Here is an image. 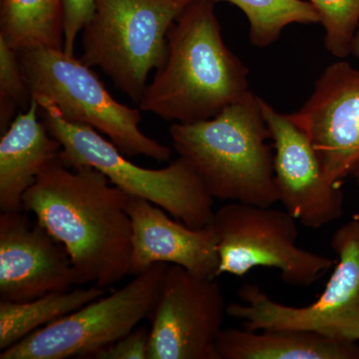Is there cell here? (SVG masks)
Returning a JSON list of instances; mask_svg holds the SVG:
<instances>
[{
  "label": "cell",
  "instance_id": "44dd1931",
  "mask_svg": "<svg viewBox=\"0 0 359 359\" xmlns=\"http://www.w3.org/2000/svg\"><path fill=\"white\" fill-rule=\"evenodd\" d=\"M32 97L21 68L18 52L0 39V132L14 120L15 111L29 107Z\"/></svg>",
  "mask_w": 359,
  "mask_h": 359
},
{
  "label": "cell",
  "instance_id": "ac0fdd59",
  "mask_svg": "<svg viewBox=\"0 0 359 359\" xmlns=\"http://www.w3.org/2000/svg\"><path fill=\"white\" fill-rule=\"evenodd\" d=\"M106 294L94 287L50 292L27 302L0 301V351Z\"/></svg>",
  "mask_w": 359,
  "mask_h": 359
},
{
  "label": "cell",
  "instance_id": "cb8c5ba5",
  "mask_svg": "<svg viewBox=\"0 0 359 359\" xmlns=\"http://www.w3.org/2000/svg\"><path fill=\"white\" fill-rule=\"evenodd\" d=\"M353 54L354 56L359 58V27L358 33H356L355 40H354Z\"/></svg>",
  "mask_w": 359,
  "mask_h": 359
},
{
  "label": "cell",
  "instance_id": "7402d4cb",
  "mask_svg": "<svg viewBox=\"0 0 359 359\" xmlns=\"http://www.w3.org/2000/svg\"><path fill=\"white\" fill-rule=\"evenodd\" d=\"M62 7L65 23L63 51L74 55L78 34L95 15L97 0H62Z\"/></svg>",
  "mask_w": 359,
  "mask_h": 359
},
{
  "label": "cell",
  "instance_id": "277c9868",
  "mask_svg": "<svg viewBox=\"0 0 359 359\" xmlns=\"http://www.w3.org/2000/svg\"><path fill=\"white\" fill-rule=\"evenodd\" d=\"M32 98L39 104L45 126L60 143L59 159L67 166L96 168L113 185L162 208L189 228L203 229L212 223L214 198L185 160L179 157L163 169L138 166L95 129L67 121L43 97Z\"/></svg>",
  "mask_w": 359,
  "mask_h": 359
},
{
  "label": "cell",
  "instance_id": "d4e9b609",
  "mask_svg": "<svg viewBox=\"0 0 359 359\" xmlns=\"http://www.w3.org/2000/svg\"><path fill=\"white\" fill-rule=\"evenodd\" d=\"M354 177H355V178H356V179H358V184H359V172H358V174H356V175H355V176H354Z\"/></svg>",
  "mask_w": 359,
  "mask_h": 359
},
{
  "label": "cell",
  "instance_id": "6da1fadb",
  "mask_svg": "<svg viewBox=\"0 0 359 359\" xmlns=\"http://www.w3.org/2000/svg\"><path fill=\"white\" fill-rule=\"evenodd\" d=\"M131 196L96 168H45L23 197V211L63 245L84 283L107 289L131 275Z\"/></svg>",
  "mask_w": 359,
  "mask_h": 359
},
{
  "label": "cell",
  "instance_id": "5b68a950",
  "mask_svg": "<svg viewBox=\"0 0 359 359\" xmlns=\"http://www.w3.org/2000/svg\"><path fill=\"white\" fill-rule=\"evenodd\" d=\"M18 52L32 97L47 99L67 121L87 125L106 135L126 157L171 160L170 148L142 132V111L116 100L80 58L63 49Z\"/></svg>",
  "mask_w": 359,
  "mask_h": 359
},
{
  "label": "cell",
  "instance_id": "9c48e42d",
  "mask_svg": "<svg viewBox=\"0 0 359 359\" xmlns=\"http://www.w3.org/2000/svg\"><path fill=\"white\" fill-rule=\"evenodd\" d=\"M211 226L218 245V276L276 269L287 285L309 287L337 264L297 247V219L285 210L231 202L215 212Z\"/></svg>",
  "mask_w": 359,
  "mask_h": 359
},
{
  "label": "cell",
  "instance_id": "9a60e30c",
  "mask_svg": "<svg viewBox=\"0 0 359 359\" xmlns=\"http://www.w3.org/2000/svg\"><path fill=\"white\" fill-rule=\"evenodd\" d=\"M40 106L32 98L29 107L14 118L0 139V211H23V197L39 174L57 160L60 143L48 131Z\"/></svg>",
  "mask_w": 359,
  "mask_h": 359
},
{
  "label": "cell",
  "instance_id": "8fae6325",
  "mask_svg": "<svg viewBox=\"0 0 359 359\" xmlns=\"http://www.w3.org/2000/svg\"><path fill=\"white\" fill-rule=\"evenodd\" d=\"M273 149L278 202L306 228L318 230L344 214L341 187L325 177L313 142L294 114H283L261 98Z\"/></svg>",
  "mask_w": 359,
  "mask_h": 359
},
{
  "label": "cell",
  "instance_id": "8992f818",
  "mask_svg": "<svg viewBox=\"0 0 359 359\" xmlns=\"http://www.w3.org/2000/svg\"><path fill=\"white\" fill-rule=\"evenodd\" d=\"M195 0H97L85 26L80 60L98 66L115 86L139 103L151 71L168 54V32Z\"/></svg>",
  "mask_w": 359,
  "mask_h": 359
},
{
  "label": "cell",
  "instance_id": "603a6c76",
  "mask_svg": "<svg viewBox=\"0 0 359 359\" xmlns=\"http://www.w3.org/2000/svg\"><path fill=\"white\" fill-rule=\"evenodd\" d=\"M150 346V330L135 328L114 344L98 351L95 359H148Z\"/></svg>",
  "mask_w": 359,
  "mask_h": 359
},
{
  "label": "cell",
  "instance_id": "2e32d148",
  "mask_svg": "<svg viewBox=\"0 0 359 359\" xmlns=\"http://www.w3.org/2000/svg\"><path fill=\"white\" fill-rule=\"evenodd\" d=\"M217 351L219 359H359L356 342L297 330L226 328Z\"/></svg>",
  "mask_w": 359,
  "mask_h": 359
},
{
  "label": "cell",
  "instance_id": "30bf717a",
  "mask_svg": "<svg viewBox=\"0 0 359 359\" xmlns=\"http://www.w3.org/2000/svg\"><path fill=\"white\" fill-rule=\"evenodd\" d=\"M224 313L223 290L215 278L169 264L150 316L148 359H219Z\"/></svg>",
  "mask_w": 359,
  "mask_h": 359
},
{
  "label": "cell",
  "instance_id": "5bb4252c",
  "mask_svg": "<svg viewBox=\"0 0 359 359\" xmlns=\"http://www.w3.org/2000/svg\"><path fill=\"white\" fill-rule=\"evenodd\" d=\"M158 207L141 198H130L132 221L131 275L153 264H177L194 275L216 278L219 264L217 237L211 224L189 228L174 221Z\"/></svg>",
  "mask_w": 359,
  "mask_h": 359
},
{
  "label": "cell",
  "instance_id": "4fadbf2b",
  "mask_svg": "<svg viewBox=\"0 0 359 359\" xmlns=\"http://www.w3.org/2000/svg\"><path fill=\"white\" fill-rule=\"evenodd\" d=\"M25 212L0 214V301H32L85 285L63 245Z\"/></svg>",
  "mask_w": 359,
  "mask_h": 359
},
{
  "label": "cell",
  "instance_id": "ffe728a7",
  "mask_svg": "<svg viewBox=\"0 0 359 359\" xmlns=\"http://www.w3.org/2000/svg\"><path fill=\"white\" fill-rule=\"evenodd\" d=\"M325 30L327 50L337 58L353 54L359 27V0H309Z\"/></svg>",
  "mask_w": 359,
  "mask_h": 359
},
{
  "label": "cell",
  "instance_id": "7a4b0ae2",
  "mask_svg": "<svg viewBox=\"0 0 359 359\" xmlns=\"http://www.w3.org/2000/svg\"><path fill=\"white\" fill-rule=\"evenodd\" d=\"M167 39L166 60L139 101L142 112L191 124L216 117L250 91L249 69L224 43L215 2L195 0Z\"/></svg>",
  "mask_w": 359,
  "mask_h": 359
},
{
  "label": "cell",
  "instance_id": "7c38bea8",
  "mask_svg": "<svg viewBox=\"0 0 359 359\" xmlns=\"http://www.w3.org/2000/svg\"><path fill=\"white\" fill-rule=\"evenodd\" d=\"M294 116L313 142L330 183L341 187L344 179L358 173V69L346 61L327 66Z\"/></svg>",
  "mask_w": 359,
  "mask_h": 359
},
{
  "label": "cell",
  "instance_id": "d6986e66",
  "mask_svg": "<svg viewBox=\"0 0 359 359\" xmlns=\"http://www.w3.org/2000/svg\"><path fill=\"white\" fill-rule=\"evenodd\" d=\"M238 7L250 23V41L257 47L275 43L287 26L320 22L313 4L304 0H211Z\"/></svg>",
  "mask_w": 359,
  "mask_h": 359
},
{
  "label": "cell",
  "instance_id": "52a82bcc",
  "mask_svg": "<svg viewBox=\"0 0 359 359\" xmlns=\"http://www.w3.org/2000/svg\"><path fill=\"white\" fill-rule=\"evenodd\" d=\"M330 245L337 256L334 271L313 304L285 306L247 283L238 290L243 302L229 304L226 314L242 320L247 330H297L359 342V219L337 229Z\"/></svg>",
  "mask_w": 359,
  "mask_h": 359
},
{
  "label": "cell",
  "instance_id": "ba28073f",
  "mask_svg": "<svg viewBox=\"0 0 359 359\" xmlns=\"http://www.w3.org/2000/svg\"><path fill=\"white\" fill-rule=\"evenodd\" d=\"M169 264H153L112 294L39 328L0 353V359L92 358L150 318Z\"/></svg>",
  "mask_w": 359,
  "mask_h": 359
},
{
  "label": "cell",
  "instance_id": "e0dca14e",
  "mask_svg": "<svg viewBox=\"0 0 359 359\" xmlns=\"http://www.w3.org/2000/svg\"><path fill=\"white\" fill-rule=\"evenodd\" d=\"M0 39L16 51L63 49L62 0H0Z\"/></svg>",
  "mask_w": 359,
  "mask_h": 359
},
{
  "label": "cell",
  "instance_id": "3957f363",
  "mask_svg": "<svg viewBox=\"0 0 359 359\" xmlns=\"http://www.w3.org/2000/svg\"><path fill=\"white\" fill-rule=\"evenodd\" d=\"M261 97L248 92L216 117L173 123L175 150L199 176L214 199L271 207L278 202L273 153Z\"/></svg>",
  "mask_w": 359,
  "mask_h": 359
}]
</instances>
